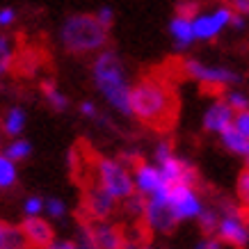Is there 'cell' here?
<instances>
[{
  "label": "cell",
  "mask_w": 249,
  "mask_h": 249,
  "mask_svg": "<svg viewBox=\"0 0 249 249\" xmlns=\"http://www.w3.org/2000/svg\"><path fill=\"white\" fill-rule=\"evenodd\" d=\"M0 249H16V247H9V245H0Z\"/></svg>",
  "instance_id": "obj_43"
},
{
  "label": "cell",
  "mask_w": 249,
  "mask_h": 249,
  "mask_svg": "<svg viewBox=\"0 0 249 249\" xmlns=\"http://www.w3.org/2000/svg\"><path fill=\"white\" fill-rule=\"evenodd\" d=\"M78 112L83 114L85 119H89V121H96V124H107V119L101 114V110H98V106L94 103V101H80Z\"/></svg>",
  "instance_id": "obj_29"
},
{
  "label": "cell",
  "mask_w": 249,
  "mask_h": 249,
  "mask_svg": "<svg viewBox=\"0 0 249 249\" xmlns=\"http://www.w3.org/2000/svg\"><path fill=\"white\" fill-rule=\"evenodd\" d=\"M21 231H23V238H25V245L32 249H46L55 240L53 224H51L48 217L44 219V215H39V217H25L21 224Z\"/></svg>",
  "instance_id": "obj_14"
},
{
  "label": "cell",
  "mask_w": 249,
  "mask_h": 249,
  "mask_svg": "<svg viewBox=\"0 0 249 249\" xmlns=\"http://www.w3.org/2000/svg\"><path fill=\"white\" fill-rule=\"evenodd\" d=\"M21 213H23V217H39V215H44V196L41 195L23 196Z\"/></svg>",
  "instance_id": "obj_25"
},
{
  "label": "cell",
  "mask_w": 249,
  "mask_h": 249,
  "mask_svg": "<svg viewBox=\"0 0 249 249\" xmlns=\"http://www.w3.org/2000/svg\"><path fill=\"white\" fill-rule=\"evenodd\" d=\"M46 249H80V247H78V242L71 240V238H55Z\"/></svg>",
  "instance_id": "obj_36"
},
{
  "label": "cell",
  "mask_w": 249,
  "mask_h": 249,
  "mask_svg": "<svg viewBox=\"0 0 249 249\" xmlns=\"http://www.w3.org/2000/svg\"><path fill=\"white\" fill-rule=\"evenodd\" d=\"M9 71V60H0V78Z\"/></svg>",
  "instance_id": "obj_41"
},
{
  "label": "cell",
  "mask_w": 249,
  "mask_h": 249,
  "mask_svg": "<svg viewBox=\"0 0 249 249\" xmlns=\"http://www.w3.org/2000/svg\"><path fill=\"white\" fill-rule=\"evenodd\" d=\"M0 245H9L16 249H25V238H23L21 227H12L0 219Z\"/></svg>",
  "instance_id": "obj_22"
},
{
  "label": "cell",
  "mask_w": 249,
  "mask_h": 249,
  "mask_svg": "<svg viewBox=\"0 0 249 249\" xmlns=\"http://www.w3.org/2000/svg\"><path fill=\"white\" fill-rule=\"evenodd\" d=\"M0 135H2V133H0Z\"/></svg>",
  "instance_id": "obj_45"
},
{
  "label": "cell",
  "mask_w": 249,
  "mask_h": 249,
  "mask_svg": "<svg viewBox=\"0 0 249 249\" xmlns=\"http://www.w3.org/2000/svg\"><path fill=\"white\" fill-rule=\"evenodd\" d=\"M235 14L249 16V0H233V7H231Z\"/></svg>",
  "instance_id": "obj_38"
},
{
  "label": "cell",
  "mask_w": 249,
  "mask_h": 249,
  "mask_svg": "<svg viewBox=\"0 0 249 249\" xmlns=\"http://www.w3.org/2000/svg\"><path fill=\"white\" fill-rule=\"evenodd\" d=\"M199 12H201V7H199V2H196V0H178V5H176V14L178 16L195 18Z\"/></svg>",
  "instance_id": "obj_31"
},
{
  "label": "cell",
  "mask_w": 249,
  "mask_h": 249,
  "mask_svg": "<svg viewBox=\"0 0 249 249\" xmlns=\"http://www.w3.org/2000/svg\"><path fill=\"white\" fill-rule=\"evenodd\" d=\"M176 96L160 78H142L130 89V117L153 128L169 126L176 119Z\"/></svg>",
  "instance_id": "obj_2"
},
{
  "label": "cell",
  "mask_w": 249,
  "mask_h": 249,
  "mask_svg": "<svg viewBox=\"0 0 249 249\" xmlns=\"http://www.w3.org/2000/svg\"><path fill=\"white\" fill-rule=\"evenodd\" d=\"M96 21L101 23V25H106L107 30L112 28V23H114V9L112 7H107V5H103V7H98L96 9Z\"/></svg>",
  "instance_id": "obj_33"
},
{
  "label": "cell",
  "mask_w": 249,
  "mask_h": 249,
  "mask_svg": "<svg viewBox=\"0 0 249 249\" xmlns=\"http://www.w3.org/2000/svg\"><path fill=\"white\" fill-rule=\"evenodd\" d=\"M117 204H119V201H114L112 196L107 195L106 190H101L98 185L87 188V192H85V196H83V208L91 222L110 219L114 215V211H117Z\"/></svg>",
  "instance_id": "obj_12"
},
{
  "label": "cell",
  "mask_w": 249,
  "mask_h": 249,
  "mask_svg": "<svg viewBox=\"0 0 249 249\" xmlns=\"http://www.w3.org/2000/svg\"><path fill=\"white\" fill-rule=\"evenodd\" d=\"M235 195H238V201H240L242 211L249 213V169L247 167L238 174V181H235Z\"/></svg>",
  "instance_id": "obj_26"
},
{
  "label": "cell",
  "mask_w": 249,
  "mask_h": 249,
  "mask_svg": "<svg viewBox=\"0 0 249 249\" xmlns=\"http://www.w3.org/2000/svg\"><path fill=\"white\" fill-rule=\"evenodd\" d=\"M153 196H160L167 204L172 217L176 219V224L183 222H195L199 217V213L204 211V199L201 192L196 190L195 183H178V185H165V188L156 192Z\"/></svg>",
  "instance_id": "obj_5"
},
{
  "label": "cell",
  "mask_w": 249,
  "mask_h": 249,
  "mask_svg": "<svg viewBox=\"0 0 249 249\" xmlns=\"http://www.w3.org/2000/svg\"><path fill=\"white\" fill-rule=\"evenodd\" d=\"M195 249H224V245H222V240H219L217 235H206L196 242Z\"/></svg>",
  "instance_id": "obj_35"
},
{
  "label": "cell",
  "mask_w": 249,
  "mask_h": 249,
  "mask_svg": "<svg viewBox=\"0 0 249 249\" xmlns=\"http://www.w3.org/2000/svg\"><path fill=\"white\" fill-rule=\"evenodd\" d=\"M89 73L96 91L110 106V110H114L117 114H124V117H130L133 83L128 78V69H126V64H124L119 55L110 51V48L98 51L94 55V60H91Z\"/></svg>",
  "instance_id": "obj_1"
},
{
  "label": "cell",
  "mask_w": 249,
  "mask_h": 249,
  "mask_svg": "<svg viewBox=\"0 0 249 249\" xmlns=\"http://www.w3.org/2000/svg\"><path fill=\"white\" fill-rule=\"evenodd\" d=\"M60 44L71 55H96L107 46V28L94 14H71L60 25Z\"/></svg>",
  "instance_id": "obj_3"
},
{
  "label": "cell",
  "mask_w": 249,
  "mask_h": 249,
  "mask_svg": "<svg viewBox=\"0 0 249 249\" xmlns=\"http://www.w3.org/2000/svg\"><path fill=\"white\" fill-rule=\"evenodd\" d=\"M222 245L231 249H247L249 247V213L224 206L219 208V222L215 231Z\"/></svg>",
  "instance_id": "obj_7"
},
{
  "label": "cell",
  "mask_w": 249,
  "mask_h": 249,
  "mask_svg": "<svg viewBox=\"0 0 249 249\" xmlns=\"http://www.w3.org/2000/svg\"><path fill=\"white\" fill-rule=\"evenodd\" d=\"M235 112L231 110V106L227 103V98H215L213 103H208V107L204 110L201 117V128L208 135H219L224 128H229L233 124Z\"/></svg>",
  "instance_id": "obj_13"
},
{
  "label": "cell",
  "mask_w": 249,
  "mask_h": 249,
  "mask_svg": "<svg viewBox=\"0 0 249 249\" xmlns=\"http://www.w3.org/2000/svg\"><path fill=\"white\" fill-rule=\"evenodd\" d=\"M121 249H144V242L135 240V238H126V242H124Z\"/></svg>",
  "instance_id": "obj_40"
},
{
  "label": "cell",
  "mask_w": 249,
  "mask_h": 249,
  "mask_svg": "<svg viewBox=\"0 0 249 249\" xmlns=\"http://www.w3.org/2000/svg\"><path fill=\"white\" fill-rule=\"evenodd\" d=\"M18 185V162L0 151V192H9Z\"/></svg>",
  "instance_id": "obj_20"
},
{
  "label": "cell",
  "mask_w": 249,
  "mask_h": 249,
  "mask_svg": "<svg viewBox=\"0 0 249 249\" xmlns=\"http://www.w3.org/2000/svg\"><path fill=\"white\" fill-rule=\"evenodd\" d=\"M73 240L78 242L80 249H98L96 240H94V231H91V224H80L78 227V233Z\"/></svg>",
  "instance_id": "obj_28"
},
{
  "label": "cell",
  "mask_w": 249,
  "mask_h": 249,
  "mask_svg": "<svg viewBox=\"0 0 249 249\" xmlns=\"http://www.w3.org/2000/svg\"><path fill=\"white\" fill-rule=\"evenodd\" d=\"M41 94H44L46 103L51 106V110H55V112H64L69 107V96L53 83V80H46V83L41 85Z\"/></svg>",
  "instance_id": "obj_21"
},
{
  "label": "cell",
  "mask_w": 249,
  "mask_h": 249,
  "mask_svg": "<svg viewBox=\"0 0 249 249\" xmlns=\"http://www.w3.org/2000/svg\"><path fill=\"white\" fill-rule=\"evenodd\" d=\"M233 126L240 130L245 137H249V107H247V110H242V112H235Z\"/></svg>",
  "instance_id": "obj_34"
},
{
  "label": "cell",
  "mask_w": 249,
  "mask_h": 249,
  "mask_svg": "<svg viewBox=\"0 0 249 249\" xmlns=\"http://www.w3.org/2000/svg\"><path fill=\"white\" fill-rule=\"evenodd\" d=\"M144 227L153 231V233H172L178 227L176 219L172 217V213L167 208V204L160 196H146L144 201V213H142Z\"/></svg>",
  "instance_id": "obj_10"
},
{
  "label": "cell",
  "mask_w": 249,
  "mask_h": 249,
  "mask_svg": "<svg viewBox=\"0 0 249 249\" xmlns=\"http://www.w3.org/2000/svg\"><path fill=\"white\" fill-rule=\"evenodd\" d=\"M16 21H18V12H16L14 7H9V5L0 7V28H2V30L12 28Z\"/></svg>",
  "instance_id": "obj_32"
},
{
  "label": "cell",
  "mask_w": 249,
  "mask_h": 249,
  "mask_svg": "<svg viewBox=\"0 0 249 249\" xmlns=\"http://www.w3.org/2000/svg\"><path fill=\"white\" fill-rule=\"evenodd\" d=\"M67 201L62 196H44V217H48L51 222H60L67 217Z\"/></svg>",
  "instance_id": "obj_23"
},
{
  "label": "cell",
  "mask_w": 249,
  "mask_h": 249,
  "mask_svg": "<svg viewBox=\"0 0 249 249\" xmlns=\"http://www.w3.org/2000/svg\"><path fill=\"white\" fill-rule=\"evenodd\" d=\"M0 60H12V41L7 35H0Z\"/></svg>",
  "instance_id": "obj_37"
},
{
  "label": "cell",
  "mask_w": 249,
  "mask_h": 249,
  "mask_svg": "<svg viewBox=\"0 0 249 249\" xmlns=\"http://www.w3.org/2000/svg\"><path fill=\"white\" fill-rule=\"evenodd\" d=\"M28 128V112L23 106H9L0 117V133L7 137H18Z\"/></svg>",
  "instance_id": "obj_16"
},
{
  "label": "cell",
  "mask_w": 249,
  "mask_h": 249,
  "mask_svg": "<svg viewBox=\"0 0 249 249\" xmlns=\"http://www.w3.org/2000/svg\"><path fill=\"white\" fill-rule=\"evenodd\" d=\"M91 231H94V240H96L98 249H121L124 242H126V235L117 224H112L110 219H103V222H94L91 224Z\"/></svg>",
  "instance_id": "obj_15"
},
{
  "label": "cell",
  "mask_w": 249,
  "mask_h": 249,
  "mask_svg": "<svg viewBox=\"0 0 249 249\" xmlns=\"http://www.w3.org/2000/svg\"><path fill=\"white\" fill-rule=\"evenodd\" d=\"M2 151H5V156H9L14 162L21 165L25 160H30L35 146H32V142L25 135H18V137H9V142L2 146Z\"/></svg>",
  "instance_id": "obj_19"
},
{
  "label": "cell",
  "mask_w": 249,
  "mask_h": 249,
  "mask_svg": "<svg viewBox=\"0 0 249 249\" xmlns=\"http://www.w3.org/2000/svg\"><path fill=\"white\" fill-rule=\"evenodd\" d=\"M153 162L160 167L162 178L167 185H178V183H195L199 181L195 165H190L188 160L174 151V144L169 140H160L153 149Z\"/></svg>",
  "instance_id": "obj_6"
},
{
  "label": "cell",
  "mask_w": 249,
  "mask_h": 249,
  "mask_svg": "<svg viewBox=\"0 0 249 249\" xmlns=\"http://www.w3.org/2000/svg\"><path fill=\"white\" fill-rule=\"evenodd\" d=\"M144 199L142 195H137V192H133V195L128 196V199H124L121 204L126 206V213H128L130 217H135V219H142V213H144Z\"/></svg>",
  "instance_id": "obj_30"
},
{
  "label": "cell",
  "mask_w": 249,
  "mask_h": 249,
  "mask_svg": "<svg viewBox=\"0 0 249 249\" xmlns=\"http://www.w3.org/2000/svg\"><path fill=\"white\" fill-rule=\"evenodd\" d=\"M169 37H172L174 46H176L178 51H185V48H190V46L196 41L192 18L174 14V18L169 21Z\"/></svg>",
  "instance_id": "obj_17"
},
{
  "label": "cell",
  "mask_w": 249,
  "mask_h": 249,
  "mask_svg": "<svg viewBox=\"0 0 249 249\" xmlns=\"http://www.w3.org/2000/svg\"><path fill=\"white\" fill-rule=\"evenodd\" d=\"M195 222L199 224L201 233L215 235V231H217V222H219V211L217 208H208V206H204V211L199 213V217H196Z\"/></svg>",
  "instance_id": "obj_24"
},
{
  "label": "cell",
  "mask_w": 249,
  "mask_h": 249,
  "mask_svg": "<svg viewBox=\"0 0 249 249\" xmlns=\"http://www.w3.org/2000/svg\"><path fill=\"white\" fill-rule=\"evenodd\" d=\"M245 18H247V16L235 14L233 12V16H231V25H229V28H233V30H245Z\"/></svg>",
  "instance_id": "obj_39"
},
{
  "label": "cell",
  "mask_w": 249,
  "mask_h": 249,
  "mask_svg": "<svg viewBox=\"0 0 249 249\" xmlns=\"http://www.w3.org/2000/svg\"><path fill=\"white\" fill-rule=\"evenodd\" d=\"M242 158H245V165H247V169H249V149H247V153H245Z\"/></svg>",
  "instance_id": "obj_42"
},
{
  "label": "cell",
  "mask_w": 249,
  "mask_h": 249,
  "mask_svg": "<svg viewBox=\"0 0 249 249\" xmlns=\"http://www.w3.org/2000/svg\"><path fill=\"white\" fill-rule=\"evenodd\" d=\"M183 73L190 80H196L204 87L211 89H229L240 83V73L222 64H206L201 60H185L183 62Z\"/></svg>",
  "instance_id": "obj_8"
},
{
  "label": "cell",
  "mask_w": 249,
  "mask_h": 249,
  "mask_svg": "<svg viewBox=\"0 0 249 249\" xmlns=\"http://www.w3.org/2000/svg\"><path fill=\"white\" fill-rule=\"evenodd\" d=\"M133 185H135V192L146 196H153L156 192L165 188L167 183L162 178V172L156 162H144V160H137L133 165Z\"/></svg>",
  "instance_id": "obj_11"
},
{
  "label": "cell",
  "mask_w": 249,
  "mask_h": 249,
  "mask_svg": "<svg viewBox=\"0 0 249 249\" xmlns=\"http://www.w3.org/2000/svg\"><path fill=\"white\" fill-rule=\"evenodd\" d=\"M144 249H158V247H151V245H144Z\"/></svg>",
  "instance_id": "obj_44"
},
{
  "label": "cell",
  "mask_w": 249,
  "mask_h": 249,
  "mask_svg": "<svg viewBox=\"0 0 249 249\" xmlns=\"http://www.w3.org/2000/svg\"><path fill=\"white\" fill-rule=\"evenodd\" d=\"M224 98H227V103L231 106V110H233V112H242V110H247V107H249V96L242 89L229 87V91L224 94Z\"/></svg>",
  "instance_id": "obj_27"
},
{
  "label": "cell",
  "mask_w": 249,
  "mask_h": 249,
  "mask_svg": "<svg viewBox=\"0 0 249 249\" xmlns=\"http://www.w3.org/2000/svg\"><path fill=\"white\" fill-rule=\"evenodd\" d=\"M219 144L227 149L229 153H233V156H245L249 149V137H245L240 133V130L235 128L233 124L229 126V128H224L222 133H219Z\"/></svg>",
  "instance_id": "obj_18"
},
{
  "label": "cell",
  "mask_w": 249,
  "mask_h": 249,
  "mask_svg": "<svg viewBox=\"0 0 249 249\" xmlns=\"http://www.w3.org/2000/svg\"><path fill=\"white\" fill-rule=\"evenodd\" d=\"M231 16H233V9L227 7V5H219V7L211 9V12H199L192 18L196 41H213V39H217L231 25Z\"/></svg>",
  "instance_id": "obj_9"
},
{
  "label": "cell",
  "mask_w": 249,
  "mask_h": 249,
  "mask_svg": "<svg viewBox=\"0 0 249 249\" xmlns=\"http://www.w3.org/2000/svg\"><path fill=\"white\" fill-rule=\"evenodd\" d=\"M94 185L106 190L114 201H124L135 192L133 185V167L124 158H106L98 156L94 160Z\"/></svg>",
  "instance_id": "obj_4"
}]
</instances>
